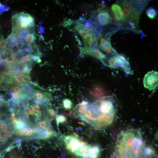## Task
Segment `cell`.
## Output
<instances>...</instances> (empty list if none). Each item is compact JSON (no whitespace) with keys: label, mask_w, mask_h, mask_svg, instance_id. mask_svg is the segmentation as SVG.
Here are the masks:
<instances>
[{"label":"cell","mask_w":158,"mask_h":158,"mask_svg":"<svg viewBox=\"0 0 158 158\" xmlns=\"http://www.w3.org/2000/svg\"><path fill=\"white\" fill-rule=\"evenodd\" d=\"M76 113L79 118L97 129L105 128L113 122L116 114L113 97H103L91 103L80 104Z\"/></svg>","instance_id":"1"},{"label":"cell","mask_w":158,"mask_h":158,"mask_svg":"<svg viewBox=\"0 0 158 158\" xmlns=\"http://www.w3.org/2000/svg\"><path fill=\"white\" fill-rule=\"evenodd\" d=\"M13 34L21 38H25L31 30H33L34 19L29 14L20 12L12 17Z\"/></svg>","instance_id":"2"},{"label":"cell","mask_w":158,"mask_h":158,"mask_svg":"<svg viewBox=\"0 0 158 158\" xmlns=\"http://www.w3.org/2000/svg\"><path fill=\"white\" fill-rule=\"evenodd\" d=\"M63 138L66 148L75 155L86 143L73 135L64 136Z\"/></svg>","instance_id":"3"},{"label":"cell","mask_w":158,"mask_h":158,"mask_svg":"<svg viewBox=\"0 0 158 158\" xmlns=\"http://www.w3.org/2000/svg\"><path fill=\"white\" fill-rule=\"evenodd\" d=\"M158 72L152 71L148 72L143 80V84L146 89L151 90L155 89L158 86Z\"/></svg>","instance_id":"4"},{"label":"cell","mask_w":158,"mask_h":158,"mask_svg":"<svg viewBox=\"0 0 158 158\" xmlns=\"http://www.w3.org/2000/svg\"><path fill=\"white\" fill-rule=\"evenodd\" d=\"M7 117L6 114L0 109V148L5 144L8 138L5 129Z\"/></svg>","instance_id":"5"},{"label":"cell","mask_w":158,"mask_h":158,"mask_svg":"<svg viewBox=\"0 0 158 158\" xmlns=\"http://www.w3.org/2000/svg\"><path fill=\"white\" fill-rule=\"evenodd\" d=\"M103 64L106 66L114 69L119 67L118 60L115 55H110L100 59Z\"/></svg>","instance_id":"6"},{"label":"cell","mask_w":158,"mask_h":158,"mask_svg":"<svg viewBox=\"0 0 158 158\" xmlns=\"http://www.w3.org/2000/svg\"><path fill=\"white\" fill-rule=\"evenodd\" d=\"M118 62L119 68H121L128 74H131V71L129 62L124 56L118 53L115 55Z\"/></svg>","instance_id":"7"},{"label":"cell","mask_w":158,"mask_h":158,"mask_svg":"<svg viewBox=\"0 0 158 158\" xmlns=\"http://www.w3.org/2000/svg\"><path fill=\"white\" fill-rule=\"evenodd\" d=\"M111 9L113 16L117 20L123 22L125 21L126 19L123 15L122 9L120 6L116 4H114L111 6Z\"/></svg>","instance_id":"8"},{"label":"cell","mask_w":158,"mask_h":158,"mask_svg":"<svg viewBox=\"0 0 158 158\" xmlns=\"http://www.w3.org/2000/svg\"><path fill=\"white\" fill-rule=\"evenodd\" d=\"M36 126L37 130L39 132L40 136L44 132L52 127L49 119L46 118L40 120Z\"/></svg>","instance_id":"9"},{"label":"cell","mask_w":158,"mask_h":158,"mask_svg":"<svg viewBox=\"0 0 158 158\" xmlns=\"http://www.w3.org/2000/svg\"><path fill=\"white\" fill-rule=\"evenodd\" d=\"M82 51L85 54H87L99 59L104 58L106 56L99 49H92L90 47H85L82 50Z\"/></svg>","instance_id":"10"},{"label":"cell","mask_w":158,"mask_h":158,"mask_svg":"<svg viewBox=\"0 0 158 158\" xmlns=\"http://www.w3.org/2000/svg\"><path fill=\"white\" fill-rule=\"evenodd\" d=\"M97 16L99 25L102 27L110 23L111 16L108 12L105 11H102L98 14Z\"/></svg>","instance_id":"11"},{"label":"cell","mask_w":158,"mask_h":158,"mask_svg":"<svg viewBox=\"0 0 158 158\" xmlns=\"http://www.w3.org/2000/svg\"><path fill=\"white\" fill-rule=\"evenodd\" d=\"M57 133L51 127L44 132L40 135V138L43 139H46L56 137Z\"/></svg>","instance_id":"12"},{"label":"cell","mask_w":158,"mask_h":158,"mask_svg":"<svg viewBox=\"0 0 158 158\" xmlns=\"http://www.w3.org/2000/svg\"><path fill=\"white\" fill-rule=\"evenodd\" d=\"M120 4L123 8L132 12H134L133 6L132 1L123 0L120 1Z\"/></svg>","instance_id":"13"},{"label":"cell","mask_w":158,"mask_h":158,"mask_svg":"<svg viewBox=\"0 0 158 158\" xmlns=\"http://www.w3.org/2000/svg\"><path fill=\"white\" fill-rule=\"evenodd\" d=\"M83 39L85 44V47H89L90 43L93 40L96 39L94 37L92 32H89L88 35Z\"/></svg>","instance_id":"14"},{"label":"cell","mask_w":158,"mask_h":158,"mask_svg":"<svg viewBox=\"0 0 158 158\" xmlns=\"http://www.w3.org/2000/svg\"><path fill=\"white\" fill-rule=\"evenodd\" d=\"M146 13L148 17L152 19L155 18L157 15V11L152 8H147L146 10Z\"/></svg>","instance_id":"15"},{"label":"cell","mask_w":158,"mask_h":158,"mask_svg":"<svg viewBox=\"0 0 158 158\" xmlns=\"http://www.w3.org/2000/svg\"><path fill=\"white\" fill-rule=\"evenodd\" d=\"M32 60L31 55L30 54H28L22 57L20 60H18L16 63L18 64H22L27 62H30Z\"/></svg>","instance_id":"16"},{"label":"cell","mask_w":158,"mask_h":158,"mask_svg":"<svg viewBox=\"0 0 158 158\" xmlns=\"http://www.w3.org/2000/svg\"><path fill=\"white\" fill-rule=\"evenodd\" d=\"M35 39L34 31L32 30L27 34L25 38V40L28 43L31 44L34 42Z\"/></svg>","instance_id":"17"},{"label":"cell","mask_w":158,"mask_h":158,"mask_svg":"<svg viewBox=\"0 0 158 158\" xmlns=\"http://www.w3.org/2000/svg\"><path fill=\"white\" fill-rule=\"evenodd\" d=\"M80 24L83 26L84 30L92 32L94 29L93 27L95 24L88 20L84 24Z\"/></svg>","instance_id":"18"},{"label":"cell","mask_w":158,"mask_h":158,"mask_svg":"<svg viewBox=\"0 0 158 158\" xmlns=\"http://www.w3.org/2000/svg\"><path fill=\"white\" fill-rule=\"evenodd\" d=\"M63 105L64 108L67 110L71 109L73 106L72 101L68 98H65L63 100Z\"/></svg>","instance_id":"19"},{"label":"cell","mask_w":158,"mask_h":158,"mask_svg":"<svg viewBox=\"0 0 158 158\" xmlns=\"http://www.w3.org/2000/svg\"><path fill=\"white\" fill-rule=\"evenodd\" d=\"M111 44L110 41L104 38H101L100 40V43L99 47L102 50L104 47Z\"/></svg>","instance_id":"20"},{"label":"cell","mask_w":158,"mask_h":158,"mask_svg":"<svg viewBox=\"0 0 158 158\" xmlns=\"http://www.w3.org/2000/svg\"><path fill=\"white\" fill-rule=\"evenodd\" d=\"M66 120L65 117L62 115H57L56 116V120L58 126L59 123L65 122Z\"/></svg>","instance_id":"21"},{"label":"cell","mask_w":158,"mask_h":158,"mask_svg":"<svg viewBox=\"0 0 158 158\" xmlns=\"http://www.w3.org/2000/svg\"><path fill=\"white\" fill-rule=\"evenodd\" d=\"M13 90L15 92L18 93V94L20 95L22 93L23 89L22 88V86L13 84Z\"/></svg>","instance_id":"22"},{"label":"cell","mask_w":158,"mask_h":158,"mask_svg":"<svg viewBox=\"0 0 158 158\" xmlns=\"http://www.w3.org/2000/svg\"><path fill=\"white\" fill-rule=\"evenodd\" d=\"M80 35L83 39L88 34L89 31L82 29H75Z\"/></svg>","instance_id":"23"},{"label":"cell","mask_w":158,"mask_h":158,"mask_svg":"<svg viewBox=\"0 0 158 158\" xmlns=\"http://www.w3.org/2000/svg\"><path fill=\"white\" fill-rule=\"evenodd\" d=\"M123 15L126 19H128L129 18L131 15L132 12H130L129 10L124 9H122Z\"/></svg>","instance_id":"24"},{"label":"cell","mask_w":158,"mask_h":158,"mask_svg":"<svg viewBox=\"0 0 158 158\" xmlns=\"http://www.w3.org/2000/svg\"><path fill=\"white\" fill-rule=\"evenodd\" d=\"M110 23L113 25H116L117 26H118L119 23L116 18L111 16L110 18Z\"/></svg>","instance_id":"25"},{"label":"cell","mask_w":158,"mask_h":158,"mask_svg":"<svg viewBox=\"0 0 158 158\" xmlns=\"http://www.w3.org/2000/svg\"><path fill=\"white\" fill-rule=\"evenodd\" d=\"M92 18H93L94 19L93 21V23L95 24L100 25L99 23L98 16L96 14H94L93 15Z\"/></svg>","instance_id":"26"},{"label":"cell","mask_w":158,"mask_h":158,"mask_svg":"<svg viewBox=\"0 0 158 158\" xmlns=\"http://www.w3.org/2000/svg\"><path fill=\"white\" fill-rule=\"evenodd\" d=\"M5 8L4 6L0 3V13L5 11Z\"/></svg>","instance_id":"27"}]
</instances>
